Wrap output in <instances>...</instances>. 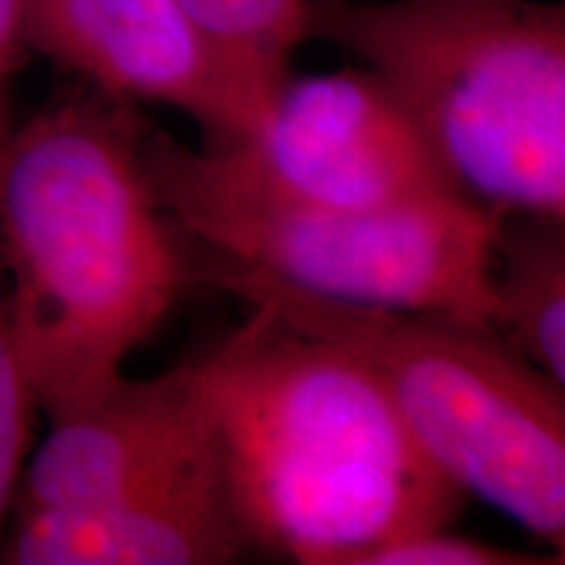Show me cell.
Returning a JSON list of instances; mask_svg holds the SVG:
<instances>
[{
    "label": "cell",
    "mask_w": 565,
    "mask_h": 565,
    "mask_svg": "<svg viewBox=\"0 0 565 565\" xmlns=\"http://www.w3.org/2000/svg\"><path fill=\"white\" fill-rule=\"evenodd\" d=\"M145 118L68 97L0 147V275L40 412L58 422L124 377L196 280L192 238L152 192Z\"/></svg>",
    "instance_id": "1"
},
{
    "label": "cell",
    "mask_w": 565,
    "mask_h": 565,
    "mask_svg": "<svg viewBox=\"0 0 565 565\" xmlns=\"http://www.w3.org/2000/svg\"><path fill=\"white\" fill-rule=\"evenodd\" d=\"M217 461L215 427L194 364L145 380L124 374L87 408L51 422L24 466L13 511L105 503Z\"/></svg>",
    "instance_id": "7"
},
{
    "label": "cell",
    "mask_w": 565,
    "mask_h": 565,
    "mask_svg": "<svg viewBox=\"0 0 565 565\" xmlns=\"http://www.w3.org/2000/svg\"><path fill=\"white\" fill-rule=\"evenodd\" d=\"M26 51L74 71L121 103L186 113L202 150L249 134L221 63L181 0H26Z\"/></svg>",
    "instance_id": "8"
},
{
    "label": "cell",
    "mask_w": 565,
    "mask_h": 565,
    "mask_svg": "<svg viewBox=\"0 0 565 565\" xmlns=\"http://www.w3.org/2000/svg\"><path fill=\"white\" fill-rule=\"evenodd\" d=\"M26 0H0V147L11 126V87L26 55Z\"/></svg>",
    "instance_id": "14"
},
{
    "label": "cell",
    "mask_w": 565,
    "mask_h": 565,
    "mask_svg": "<svg viewBox=\"0 0 565 565\" xmlns=\"http://www.w3.org/2000/svg\"><path fill=\"white\" fill-rule=\"evenodd\" d=\"M194 366L254 547L303 565H356L461 513L466 492L349 351L252 307Z\"/></svg>",
    "instance_id": "2"
},
{
    "label": "cell",
    "mask_w": 565,
    "mask_h": 565,
    "mask_svg": "<svg viewBox=\"0 0 565 565\" xmlns=\"http://www.w3.org/2000/svg\"><path fill=\"white\" fill-rule=\"evenodd\" d=\"M307 38L362 61L469 200L565 221L563 6L315 0Z\"/></svg>",
    "instance_id": "3"
},
{
    "label": "cell",
    "mask_w": 565,
    "mask_h": 565,
    "mask_svg": "<svg viewBox=\"0 0 565 565\" xmlns=\"http://www.w3.org/2000/svg\"><path fill=\"white\" fill-rule=\"evenodd\" d=\"M221 63L249 134L288 79L315 0H181ZM246 134V137H249ZM238 145V141H236Z\"/></svg>",
    "instance_id": "11"
},
{
    "label": "cell",
    "mask_w": 565,
    "mask_h": 565,
    "mask_svg": "<svg viewBox=\"0 0 565 565\" xmlns=\"http://www.w3.org/2000/svg\"><path fill=\"white\" fill-rule=\"evenodd\" d=\"M38 412V395L13 338L0 275V540L9 526L24 466L30 461Z\"/></svg>",
    "instance_id": "12"
},
{
    "label": "cell",
    "mask_w": 565,
    "mask_h": 565,
    "mask_svg": "<svg viewBox=\"0 0 565 565\" xmlns=\"http://www.w3.org/2000/svg\"><path fill=\"white\" fill-rule=\"evenodd\" d=\"M152 192L192 242L303 294L359 307L435 312L490 328L494 242L505 212L443 196L343 210L267 186L215 150L147 126Z\"/></svg>",
    "instance_id": "5"
},
{
    "label": "cell",
    "mask_w": 565,
    "mask_h": 565,
    "mask_svg": "<svg viewBox=\"0 0 565 565\" xmlns=\"http://www.w3.org/2000/svg\"><path fill=\"white\" fill-rule=\"evenodd\" d=\"M194 254L200 280L356 356L445 475L565 553V385L484 324L322 299L196 242Z\"/></svg>",
    "instance_id": "4"
},
{
    "label": "cell",
    "mask_w": 565,
    "mask_h": 565,
    "mask_svg": "<svg viewBox=\"0 0 565 565\" xmlns=\"http://www.w3.org/2000/svg\"><path fill=\"white\" fill-rule=\"evenodd\" d=\"M563 563V557L479 542L475 536L450 532V526L429 529L404 540L387 542L359 557L356 565H540Z\"/></svg>",
    "instance_id": "13"
},
{
    "label": "cell",
    "mask_w": 565,
    "mask_h": 565,
    "mask_svg": "<svg viewBox=\"0 0 565 565\" xmlns=\"http://www.w3.org/2000/svg\"><path fill=\"white\" fill-rule=\"evenodd\" d=\"M254 550L223 463L126 498L13 511L0 540L9 565H223Z\"/></svg>",
    "instance_id": "9"
},
{
    "label": "cell",
    "mask_w": 565,
    "mask_h": 565,
    "mask_svg": "<svg viewBox=\"0 0 565 565\" xmlns=\"http://www.w3.org/2000/svg\"><path fill=\"white\" fill-rule=\"evenodd\" d=\"M490 330L565 385V221L508 212L494 242Z\"/></svg>",
    "instance_id": "10"
},
{
    "label": "cell",
    "mask_w": 565,
    "mask_h": 565,
    "mask_svg": "<svg viewBox=\"0 0 565 565\" xmlns=\"http://www.w3.org/2000/svg\"><path fill=\"white\" fill-rule=\"evenodd\" d=\"M215 152L282 194L328 207L383 210L466 196L370 68L288 76L249 137Z\"/></svg>",
    "instance_id": "6"
}]
</instances>
